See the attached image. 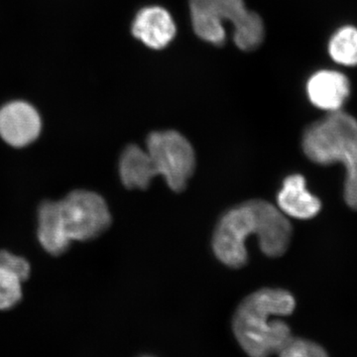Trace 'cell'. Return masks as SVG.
Instances as JSON below:
<instances>
[{
    "label": "cell",
    "mask_w": 357,
    "mask_h": 357,
    "mask_svg": "<svg viewBox=\"0 0 357 357\" xmlns=\"http://www.w3.org/2000/svg\"><path fill=\"white\" fill-rule=\"evenodd\" d=\"M255 236L264 255L279 257L287 251L292 227L286 215L263 199H251L225 213L215 227L213 248L220 262L241 268L248 262L246 241Z\"/></svg>",
    "instance_id": "6da1fadb"
},
{
    "label": "cell",
    "mask_w": 357,
    "mask_h": 357,
    "mask_svg": "<svg viewBox=\"0 0 357 357\" xmlns=\"http://www.w3.org/2000/svg\"><path fill=\"white\" fill-rule=\"evenodd\" d=\"M195 168L196 156L191 143L174 130L149 134L146 150L130 144L119 159V176L128 189H147L152 178L162 176L171 190L182 192Z\"/></svg>",
    "instance_id": "7a4b0ae2"
},
{
    "label": "cell",
    "mask_w": 357,
    "mask_h": 357,
    "mask_svg": "<svg viewBox=\"0 0 357 357\" xmlns=\"http://www.w3.org/2000/svg\"><path fill=\"white\" fill-rule=\"evenodd\" d=\"M295 299L281 289H261L249 295L237 307L232 328L237 342L249 357L279 354L293 337L290 328L273 317L289 316Z\"/></svg>",
    "instance_id": "3957f363"
},
{
    "label": "cell",
    "mask_w": 357,
    "mask_h": 357,
    "mask_svg": "<svg viewBox=\"0 0 357 357\" xmlns=\"http://www.w3.org/2000/svg\"><path fill=\"white\" fill-rule=\"evenodd\" d=\"M303 150L319 165L342 163L344 166V199L357 210V121L347 112H328L305 130Z\"/></svg>",
    "instance_id": "277c9868"
},
{
    "label": "cell",
    "mask_w": 357,
    "mask_h": 357,
    "mask_svg": "<svg viewBox=\"0 0 357 357\" xmlns=\"http://www.w3.org/2000/svg\"><path fill=\"white\" fill-rule=\"evenodd\" d=\"M190 11L195 33L208 43L225 44V22L234 25V41L241 50H255L264 40L261 17L243 0H190Z\"/></svg>",
    "instance_id": "5b68a950"
},
{
    "label": "cell",
    "mask_w": 357,
    "mask_h": 357,
    "mask_svg": "<svg viewBox=\"0 0 357 357\" xmlns=\"http://www.w3.org/2000/svg\"><path fill=\"white\" fill-rule=\"evenodd\" d=\"M59 204L66 232L72 243L98 238L112 225L109 206L98 192L75 190Z\"/></svg>",
    "instance_id": "8992f818"
},
{
    "label": "cell",
    "mask_w": 357,
    "mask_h": 357,
    "mask_svg": "<svg viewBox=\"0 0 357 357\" xmlns=\"http://www.w3.org/2000/svg\"><path fill=\"white\" fill-rule=\"evenodd\" d=\"M43 119L39 109L24 98L0 105V138L13 148H25L41 135Z\"/></svg>",
    "instance_id": "52a82bcc"
},
{
    "label": "cell",
    "mask_w": 357,
    "mask_h": 357,
    "mask_svg": "<svg viewBox=\"0 0 357 357\" xmlns=\"http://www.w3.org/2000/svg\"><path fill=\"white\" fill-rule=\"evenodd\" d=\"M176 24L172 16L159 6H148L136 14L131 24V34L148 48H165L176 36Z\"/></svg>",
    "instance_id": "ba28073f"
},
{
    "label": "cell",
    "mask_w": 357,
    "mask_h": 357,
    "mask_svg": "<svg viewBox=\"0 0 357 357\" xmlns=\"http://www.w3.org/2000/svg\"><path fill=\"white\" fill-rule=\"evenodd\" d=\"M307 93L314 107L337 112L351 95V83L349 77L337 70H319L307 81Z\"/></svg>",
    "instance_id": "9c48e42d"
},
{
    "label": "cell",
    "mask_w": 357,
    "mask_h": 357,
    "mask_svg": "<svg viewBox=\"0 0 357 357\" xmlns=\"http://www.w3.org/2000/svg\"><path fill=\"white\" fill-rule=\"evenodd\" d=\"M37 238L48 255L60 256L70 248L72 241L66 232L59 201L46 199L38 206Z\"/></svg>",
    "instance_id": "30bf717a"
},
{
    "label": "cell",
    "mask_w": 357,
    "mask_h": 357,
    "mask_svg": "<svg viewBox=\"0 0 357 357\" xmlns=\"http://www.w3.org/2000/svg\"><path fill=\"white\" fill-rule=\"evenodd\" d=\"M277 203L284 215L298 220H309L321 210V202L307 191L306 181L301 175H291L285 178Z\"/></svg>",
    "instance_id": "8fae6325"
},
{
    "label": "cell",
    "mask_w": 357,
    "mask_h": 357,
    "mask_svg": "<svg viewBox=\"0 0 357 357\" xmlns=\"http://www.w3.org/2000/svg\"><path fill=\"white\" fill-rule=\"evenodd\" d=\"M328 52L335 62L357 66V29L352 26L340 28L331 39Z\"/></svg>",
    "instance_id": "7c38bea8"
},
{
    "label": "cell",
    "mask_w": 357,
    "mask_h": 357,
    "mask_svg": "<svg viewBox=\"0 0 357 357\" xmlns=\"http://www.w3.org/2000/svg\"><path fill=\"white\" fill-rule=\"evenodd\" d=\"M22 283L17 275L0 268V310H9L22 299Z\"/></svg>",
    "instance_id": "4fadbf2b"
},
{
    "label": "cell",
    "mask_w": 357,
    "mask_h": 357,
    "mask_svg": "<svg viewBox=\"0 0 357 357\" xmlns=\"http://www.w3.org/2000/svg\"><path fill=\"white\" fill-rule=\"evenodd\" d=\"M278 354L280 357H330L326 349L316 342L294 337Z\"/></svg>",
    "instance_id": "5bb4252c"
},
{
    "label": "cell",
    "mask_w": 357,
    "mask_h": 357,
    "mask_svg": "<svg viewBox=\"0 0 357 357\" xmlns=\"http://www.w3.org/2000/svg\"><path fill=\"white\" fill-rule=\"evenodd\" d=\"M0 268L17 275L23 282L31 274V265L28 260L4 249H0Z\"/></svg>",
    "instance_id": "9a60e30c"
}]
</instances>
